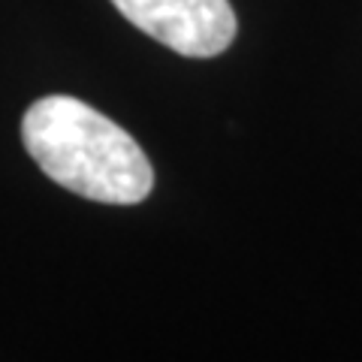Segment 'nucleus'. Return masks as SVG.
Listing matches in <instances>:
<instances>
[{"label":"nucleus","mask_w":362,"mask_h":362,"mask_svg":"<svg viewBox=\"0 0 362 362\" xmlns=\"http://www.w3.org/2000/svg\"><path fill=\"white\" fill-rule=\"evenodd\" d=\"M21 142L45 175L85 199L136 206L154 187L139 142L76 97L37 100L21 118Z\"/></svg>","instance_id":"nucleus-1"},{"label":"nucleus","mask_w":362,"mask_h":362,"mask_svg":"<svg viewBox=\"0 0 362 362\" xmlns=\"http://www.w3.org/2000/svg\"><path fill=\"white\" fill-rule=\"evenodd\" d=\"M145 37L185 58H214L235 37L230 0H112Z\"/></svg>","instance_id":"nucleus-2"}]
</instances>
